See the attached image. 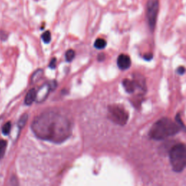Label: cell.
<instances>
[{
    "label": "cell",
    "instance_id": "6da1fadb",
    "mask_svg": "<svg viewBox=\"0 0 186 186\" xmlns=\"http://www.w3.org/2000/svg\"><path fill=\"white\" fill-rule=\"evenodd\" d=\"M31 130L40 139L54 143H61L71 135L69 120L61 114L49 111L34 119Z\"/></svg>",
    "mask_w": 186,
    "mask_h": 186
},
{
    "label": "cell",
    "instance_id": "7a4b0ae2",
    "mask_svg": "<svg viewBox=\"0 0 186 186\" xmlns=\"http://www.w3.org/2000/svg\"><path fill=\"white\" fill-rule=\"evenodd\" d=\"M180 128L170 119L162 118L153 125L150 130L149 136L153 140H164L178 133Z\"/></svg>",
    "mask_w": 186,
    "mask_h": 186
},
{
    "label": "cell",
    "instance_id": "3957f363",
    "mask_svg": "<svg viewBox=\"0 0 186 186\" xmlns=\"http://www.w3.org/2000/svg\"><path fill=\"white\" fill-rule=\"evenodd\" d=\"M171 165L174 172H180L186 167V146L177 144L169 152Z\"/></svg>",
    "mask_w": 186,
    "mask_h": 186
},
{
    "label": "cell",
    "instance_id": "277c9868",
    "mask_svg": "<svg viewBox=\"0 0 186 186\" xmlns=\"http://www.w3.org/2000/svg\"><path fill=\"white\" fill-rule=\"evenodd\" d=\"M108 118L116 124L123 126L127 124L129 119L128 113L123 107L119 105H111L108 108Z\"/></svg>",
    "mask_w": 186,
    "mask_h": 186
},
{
    "label": "cell",
    "instance_id": "5b68a950",
    "mask_svg": "<svg viewBox=\"0 0 186 186\" xmlns=\"http://www.w3.org/2000/svg\"><path fill=\"white\" fill-rule=\"evenodd\" d=\"M159 0H148L147 3L146 15L148 24L151 30L154 29L156 23V18L159 12Z\"/></svg>",
    "mask_w": 186,
    "mask_h": 186
},
{
    "label": "cell",
    "instance_id": "8992f818",
    "mask_svg": "<svg viewBox=\"0 0 186 186\" xmlns=\"http://www.w3.org/2000/svg\"><path fill=\"white\" fill-rule=\"evenodd\" d=\"M51 89L48 83H46L44 85H42L40 89H38V92H37V99L36 100L38 103L43 102L48 96Z\"/></svg>",
    "mask_w": 186,
    "mask_h": 186
},
{
    "label": "cell",
    "instance_id": "52a82bcc",
    "mask_svg": "<svg viewBox=\"0 0 186 186\" xmlns=\"http://www.w3.org/2000/svg\"><path fill=\"white\" fill-rule=\"evenodd\" d=\"M117 65L122 70H127L131 66V59L130 56L125 54H121L117 59Z\"/></svg>",
    "mask_w": 186,
    "mask_h": 186
},
{
    "label": "cell",
    "instance_id": "ba28073f",
    "mask_svg": "<svg viewBox=\"0 0 186 186\" xmlns=\"http://www.w3.org/2000/svg\"><path fill=\"white\" fill-rule=\"evenodd\" d=\"M134 81L137 86V89L140 90L141 93L144 94L146 92V82L145 78L142 75L136 74L134 76Z\"/></svg>",
    "mask_w": 186,
    "mask_h": 186
},
{
    "label": "cell",
    "instance_id": "9c48e42d",
    "mask_svg": "<svg viewBox=\"0 0 186 186\" xmlns=\"http://www.w3.org/2000/svg\"><path fill=\"white\" fill-rule=\"evenodd\" d=\"M122 84H123V86L125 89V90H126V92L130 93V94L134 93L137 89L136 84H135L134 80L125 79L122 81Z\"/></svg>",
    "mask_w": 186,
    "mask_h": 186
},
{
    "label": "cell",
    "instance_id": "30bf717a",
    "mask_svg": "<svg viewBox=\"0 0 186 186\" xmlns=\"http://www.w3.org/2000/svg\"><path fill=\"white\" fill-rule=\"evenodd\" d=\"M36 99H37V91L35 90V89H31L26 94L24 103L26 105H30L33 103L34 100H36Z\"/></svg>",
    "mask_w": 186,
    "mask_h": 186
},
{
    "label": "cell",
    "instance_id": "8fae6325",
    "mask_svg": "<svg viewBox=\"0 0 186 186\" xmlns=\"http://www.w3.org/2000/svg\"><path fill=\"white\" fill-rule=\"evenodd\" d=\"M43 76V71L42 69H39L36 71L34 73V74L31 76V82L36 83L38 81H40L41 78Z\"/></svg>",
    "mask_w": 186,
    "mask_h": 186
},
{
    "label": "cell",
    "instance_id": "7c38bea8",
    "mask_svg": "<svg viewBox=\"0 0 186 186\" xmlns=\"http://www.w3.org/2000/svg\"><path fill=\"white\" fill-rule=\"evenodd\" d=\"M106 45L107 42L105 40H103V39H97L94 42V46L95 48L99 49V50H102V49H104L106 47Z\"/></svg>",
    "mask_w": 186,
    "mask_h": 186
},
{
    "label": "cell",
    "instance_id": "4fadbf2b",
    "mask_svg": "<svg viewBox=\"0 0 186 186\" xmlns=\"http://www.w3.org/2000/svg\"><path fill=\"white\" fill-rule=\"evenodd\" d=\"M7 142L6 140H0V159H2L3 156H4L5 153L6 148H7Z\"/></svg>",
    "mask_w": 186,
    "mask_h": 186
},
{
    "label": "cell",
    "instance_id": "5bb4252c",
    "mask_svg": "<svg viewBox=\"0 0 186 186\" xmlns=\"http://www.w3.org/2000/svg\"><path fill=\"white\" fill-rule=\"evenodd\" d=\"M27 120H28V115L26 114H23V115L21 117L20 119H19L18 121V123L19 129H22L23 127L25 126V124L27 122Z\"/></svg>",
    "mask_w": 186,
    "mask_h": 186
},
{
    "label": "cell",
    "instance_id": "9a60e30c",
    "mask_svg": "<svg viewBox=\"0 0 186 186\" xmlns=\"http://www.w3.org/2000/svg\"><path fill=\"white\" fill-rule=\"evenodd\" d=\"M42 39L45 44H48L51 41V34L50 31H47L42 35Z\"/></svg>",
    "mask_w": 186,
    "mask_h": 186
},
{
    "label": "cell",
    "instance_id": "2e32d148",
    "mask_svg": "<svg viewBox=\"0 0 186 186\" xmlns=\"http://www.w3.org/2000/svg\"><path fill=\"white\" fill-rule=\"evenodd\" d=\"M75 57V52L73 50H69L66 53V60L67 62H71Z\"/></svg>",
    "mask_w": 186,
    "mask_h": 186
},
{
    "label": "cell",
    "instance_id": "e0dca14e",
    "mask_svg": "<svg viewBox=\"0 0 186 186\" xmlns=\"http://www.w3.org/2000/svg\"><path fill=\"white\" fill-rule=\"evenodd\" d=\"M10 130H11V123L10 122H8L2 127V133L4 134V135H7L10 133Z\"/></svg>",
    "mask_w": 186,
    "mask_h": 186
},
{
    "label": "cell",
    "instance_id": "ac0fdd59",
    "mask_svg": "<svg viewBox=\"0 0 186 186\" xmlns=\"http://www.w3.org/2000/svg\"><path fill=\"white\" fill-rule=\"evenodd\" d=\"M48 84H49V86H50L51 91L54 90V89H55V88L57 87V81H55V80H53V81H49Z\"/></svg>",
    "mask_w": 186,
    "mask_h": 186
},
{
    "label": "cell",
    "instance_id": "d6986e66",
    "mask_svg": "<svg viewBox=\"0 0 186 186\" xmlns=\"http://www.w3.org/2000/svg\"><path fill=\"white\" fill-rule=\"evenodd\" d=\"M49 67L50 68H52V69H55L56 68V58H54L51 60L50 64H49Z\"/></svg>",
    "mask_w": 186,
    "mask_h": 186
},
{
    "label": "cell",
    "instance_id": "ffe728a7",
    "mask_svg": "<svg viewBox=\"0 0 186 186\" xmlns=\"http://www.w3.org/2000/svg\"><path fill=\"white\" fill-rule=\"evenodd\" d=\"M185 72V68L183 66H179L178 68L177 69V73L178 74H184V73Z\"/></svg>",
    "mask_w": 186,
    "mask_h": 186
},
{
    "label": "cell",
    "instance_id": "44dd1931",
    "mask_svg": "<svg viewBox=\"0 0 186 186\" xmlns=\"http://www.w3.org/2000/svg\"><path fill=\"white\" fill-rule=\"evenodd\" d=\"M7 38V34L4 31H0V39L1 40H5Z\"/></svg>",
    "mask_w": 186,
    "mask_h": 186
},
{
    "label": "cell",
    "instance_id": "7402d4cb",
    "mask_svg": "<svg viewBox=\"0 0 186 186\" xmlns=\"http://www.w3.org/2000/svg\"><path fill=\"white\" fill-rule=\"evenodd\" d=\"M105 54H103V53H100V54H99L98 57H97V60H98L99 61H100V62H101V61H103V60H105Z\"/></svg>",
    "mask_w": 186,
    "mask_h": 186
},
{
    "label": "cell",
    "instance_id": "603a6c76",
    "mask_svg": "<svg viewBox=\"0 0 186 186\" xmlns=\"http://www.w3.org/2000/svg\"><path fill=\"white\" fill-rule=\"evenodd\" d=\"M152 58H153V56H152V54H146V55H145V56H144V58L146 60H151L152 59Z\"/></svg>",
    "mask_w": 186,
    "mask_h": 186
}]
</instances>
